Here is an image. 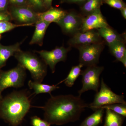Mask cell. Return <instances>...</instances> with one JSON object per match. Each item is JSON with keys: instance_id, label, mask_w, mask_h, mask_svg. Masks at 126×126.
<instances>
[{"instance_id": "obj_1", "label": "cell", "mask_w": 126, "mask_h": 126, "mask_svg": "<svg viewBox=\"0 0 126 126\" xmlns=\"http://www.w3.org/2000/svg\"><path fill=\"white\" fill-rule=\"evenodd\" d=\"M87 105L80 96L51 95L43 108L44 119L51 125H64L78 121Z\"/></svg>"}, {"instance_id": "obj_2", "label": "cell", "mask_w": 126, "mask_h": 126, "mask_svg": "<svg viewBox=\"0 0 126 126\" xmlns=\"http://www.w3.org/2000/svg\"><path fill=\"white\" fill-rule=\"evenodd\" d=\"M26 91H14L2 98L0 103V117L12 126L20 125L31 108Z\"/></svg>"}, {"instance_id": "obj_3", "label": "cell", "mask_w": 126, "mask_h": 126, "mask_svg": "<svg viewBox=\"0 0 126 126\" xmlns=\"http://www.w3.org/2000/svg\"><path fill=\"white\" fill-rule=\"evenodd\" d=\"M18 64L29 71L34 81L41 83L47 73L46 64L34 54L22 50L14 55Z\"/></svg>"}, {"instance_id": "obj_4", "label": "cell", "mask_w": 126, "mask_h": 126, "mask_svg": "<svg viewBox=\"0 0 126 126\" xmlns=\"http://www.w3.org/2000/svg\"><path fill=\"white\" fill-rule=\"evenodd\" d=\"M123 95H118L113 92L102 78L100 89L96 92L94 100L88 107L95 111L101 107L115 103H126Z\"/></svg>"}, {"instance_id": "obj_5", "label": "cell", "mask_w": 126, "mask_h": 126, "mask_svg": "<svg viewBox=\"0 0 126 126\" xmlns=\"http://www.w3.org/2000/svg\"><path fill=\"white\" fill-rule=\"evenodd\" d=\"M26 69L20 65L6 71L0 72V92L6 89L18 88L24 86L26 77Z\"/></svg>"}, {"instance_id": "obj_6", "label": "cell", "mask_w": 126, "mask_h": 126, "mask_svg": "<svg viewBox=\"0 0 126 126\" xmlns=\"http://www.w3.org/2000/svg\"><path fill=\"white\" fill-rule=\"evenodd\" d=\"M103 70V67L94 65L88 66L81 72L82 86L78 91L79 96L89 90L98 92L101 84L99 77Z\"/></svg>"}, {"instance_id": "obj_7", "label": "cell", "mask_w": 126, "mask_h": 126, "mask_svg": "<svg viewBox=\"0 0 126 126\" xmlns=\"http://www.w3.org/2000/svg\"><path fill=\"white\" fill-rule=\"evenodd\" d=\"M104 47L103 41L77 47L79 51V62L83 66L97 65Z\"/></svg>"}, {"instance_id": "obj_8", "label": "cell", "mask_w": 126, "mask_h": 126, "mask_svg": "<svg viewBox=\"0 0 126 126\" xmlns=\"http://www.w3.org/2000/svg\"><path fill=\"white\" fill-rule=\"evenodd\" d=\"M9 13L12 19L20 24H35L39 20L38 12H35L30 6H12Z\"/></svg>"}, {"instance_id": "obj_9", "label": "cell", "mask_w": 126, "mask_h": 126, "mask_svg": "<svg viewBox=\"0 0 126 126\" xmlns=\"http://www.w3.org/2000/svg\"><path fill=\"white\" fill-rule=\"evenodd\" d=\"M69 49L62 46L56 47L51 51H36L47 65L49 66L53 73L55 72V66L61 61H65Z\"/></svg>"}, {"instance_id": "obj_10", "label": "cell", "mask_w": 126, "mask_h": 126, "mask_svg": "<svg viewBox=\"0 0 126 126\" xmlns=\"http://www.w3.org/2000/svg\"><path fill=\"white\" fill-rule=\"evenodd\" d=\"M83 18L74 13H67L56 24L61 27L64 33L73 35L80 31Z\"/></svg>"}, {"instance_id": "obj_11", "label": "cell", "mask_w": 126, "mask_h": 126, "mask_svg": "<svg viewBox=\"0 0 126 126\" xmlns=\"http://www.w3.org/2000/svg\"><path fill=\"white\" fill-rule=\"evenodd\" d=\"M108 26V24L102 15L100 9H98L83 18L80 32H85Z\"/></svg>"}, {"instance_id": "obj_12", "label": "cell", "mask_w": 126, "mask_h": 126, "mask_svg": "<svg viewBox=\"0 0 126 126\" xmlns=\"http://www.w3.org/2000/svg\"><path fill=\"white\" fill-rule=\"evenodd\" d=\"M103 41L97 31L94 30L85 32L79 31L73 35L69 41L70 45L75 47L99 43Z\"/></svg>"}, {"instance_id": "obj_13", "label": "cell", "mask_w": 126, "mask_h": 126, "mask_svg": "<svg viewBox=\"0 0 126 126\" xmlns=\"http://www.w3.org/2000/svg\"><path fill=\"white\" fill-rule=\"evenodd\" d=\"M66 12L57 8H51L47 11L38 12L39 20L45 21L47 23H57L64 16Z\"/></svg>"}, {"instance_id": "obj_14", "label": "cell", "mask_w": 126, "mask_h": 126, "mask_svg": "<svg viewBox=\"0 0 126 126\" xmlns=\"http://www.w3.org/2000/svg\"><path fill=\"white\" fill-rule=\"evenodd\" d=\"M24 41L9 46H5L0 44V69H1L6 65V61L10 57L21 50L20 45Z\"/></svg>"}, {"instance_id": "obj_15", "label": "cell", "mask_w": 126, "mask_h": 126, "mask_svg": "<svg viewBox=\"0 0 126 126\" xmlns=\"http://www.w3.org/2000/svg\"><path fill=\"white\" fill-rule=\"evenodd\" d=\"M50 23L45 21L38 20L35 23V30L30 44H34L39 45L41 46L43 44V39L47 28Z\"/></svg>"}, {"instance_id": "obj_16", "label": "cell", "mask_w": 126, "mask_h": 126, "mask_svg": "<svg viewBox=\"0 0 126 126\" xmlns=\"http://www.w3.org/2000/svg\"><path fill=\"white\" fill-rule=\"evenodd\" d=\"M110 52L116 60L121 62L126 67V49L124 41H118L109 46Z\"/></svg>"}, {"instance_id": "obj_17", "label": "cell", "mask_w": 126, "mask_h": 126, "mask_svg": "<svg viewBox=\"0 0 126 126\" xmlns=\"http://www.w3.org/2000/svg\"><path fill=\"white\" fill-rule=\"evenodd\" d=\"M97 30L99 35L105 40L109 46L118 41H124L121 35L109 26Z\"/></svg>"}, {"instance_id": "obj_18", "label": "cell", "mask_w": 126, "mask_h": 126, "mask_svg": "<svg viewBox=\"0 0 126 126\" xmlns=\"http://www.w3.org/2000/svg\"><path fill=\"white\" fill-rule=\"evenodd\" d=\"M58 85H49L31 80H30L28 82V86L30 89L33 90L36 94L48 93L51 95V93L53 91L59 88Z\"/></svg>"}, {"instance_id": "obj_19", "label": "cell", "mask_w": 126, "mask_h": 126, "mask_svg": "<svg viewBox=\"0 0 126 126\" xmlns=\"http://www.w3.org/2000/svg\"><path fill=\"white\" fill-rule=\"evenodd\" d=\"M104 111V109H98L86 118L79 126H98L102 123Z\"/></svg>"}, {"instance_id": "obj_20", "label": "cell", "mask_w": 126, "mask_h": 126, "mask_svg": "<svg viewBox=\"0 0 126 126\" xmlns=\"http://www.w3.org/2000/svg\"><path fill=\"white\" fill-rule=\"evenodd\" d=\"M106 110V116L104 126H122L125 117L109 109Z\"/></svg>"}, {"instance_id": "obj_21", "label": "cell", "mask_w": 126, "mask_h": 126, "mask_svg": "<svg viewBox=\"0 0 126 126\" xmlns=\"http://www.w3.org/2000/svg\"><path fill=\"white\" fill-rule=\"evenodd\" d=\"M83 65L79 63V65L72 67L67 78L61 83L64 82L66 86L71 87L73 86L75 82L81 75V68Z\"/></svg>"}, {"instance_id": "obj_22", "label": "cell", "mask_w": 126, "mask_h": 126, "mask_svg": "<svg viewBox=\"0 0 126 126\" xmlns=\"http://www.w3.org/2000/svg\"><path fill=\"white\" fill-rule=\"evenodd\" d=\"M101 5L102 0H88L83 5L82 9L84 12L89 15L100 9Z\"/></svg>"}, {"instance_id": "obj_23", "label": "cell", "mask_w": 126, "mask_h": 126, "mask_svg": "<svg viewBox=\"0 0 126 126\" xmlns=\"http://www.w3.org/2000/svg\"><path fill=\"white\" fill-rule=\"evenodd\" d=\"M35 24H16L11 23L9 21H2L0 22V34L7 32L10 31L11 30L16 27L23 26H31Z\"/></svg>"}, {"instance_id": "obj_24", "label": "cell", "mask_w": 126, "mask_h": 126, "mask_svg": "<svg viewBox=\"0 0 126 126\" xmlns=\"http://www.w3.org/2000/svg\"><path fill=\"white\" fill-rule=\"evenodd\" d=\"M100 108L110 109L124 117H126V103L113 104L103 106Z\"/></svg>"}, {"instance_id": "obj_25", "label": "cell", "mask_w": 126, "mask_h": 126, "mask_svg": "<svg viewBox=\"0 0 126 126\" xmlns=\"http://www.w3.org/2000/svg\"><path fill=\"white\" fill-rule=\"evenodd\" d=\"M31 122L32 126H51L49 123L37 116L32 117L31 118Z\"/></svg>"}, {"instance_id": "obj_26", "label": "cell", "mask_w": 126, "mask_h": 126, "mask_svg": "<svg viewBox=\"0 0 126 126\" xmlns=\"http://www.w3.org/2000/svg\"><path fill=\"white\" fill-rule=\"evenodd\" d=\"M105 2L111 7L120 10L125 7L121 0H106Z\"/></svg>"}, {"instance_id": "obj_27", "label": "cell", "mask_w": 126, "mask_h": 126, "mask_svg": "<svg viewBox=\"0 0 126 126\" xmlns=\"http://www.w3.org/2000/svg\"><path fill=\"white\" fill-rule=\"evenodd\" d=\"M29 5L32 9L41 10L45 7L43 0H27Z\"/></svg>"}, {"instance_id": "obj_28", "label": "cell", "mask_w": 126, "mask_h": 126, "mask_svg": "<svg viewBox=\"0 0 126 126\" xmlns=\"http://www.w3.org/2000/svg\"><path fill=\"white\" fill-rule=\"evenodd\" d=\"M9 4L13 6H30L27 0H9Z\"/></svg>"}, {"instance_id": "obj_29", "label": "cell", "mask_w": 126, "mask_h": 126, "mask_svg": "<svg viewBox=\"0 0 126 126\" xmlns=\"http://www.w3.org/2000/svg\"><path fill=\"white\" fill-rule=\"evenodd\" d=\"M9 0H0V12H8Z\"/></svg>"}, {"instance_id": "obj_30", "label": "cell", "mask_w": 126, "mask_h": 126, "mask_svg": "<svg viewBox=\"0 0 126 126\" xmlns=\"http://www.w3.org/2000/svg\"><path fill=\"white\" fill-rule=\"evenodd\" d=\"M12 18L9 12H0V22L2 21H9Z\"/></svg>"}, {"instance_id": "obj_31", "label": "cell", "mask_w": 126, "mask_h": 126, "mask_svg": "<svg viewBox=\"0 0 126 126\" xmlns=\"http://www.w3.org/2000/svg\"><path fill=\"white\" fill-rule=\"evenodd\" d=\"M53 0H43V4L45 7H49L51 6Z\"/></svg>"}, {"instance_id": "obj_32", "label": "cell", "mask_w": 126, "mask_h": 126, "mask_svg": "<svg viewBox=\"0 0 126 126\" xmlns=\"http://www.w3.org/2000/svg\"><path fill=\"white\" fill-rule=\"evenodd\" d=\"M121 12L123 16L125 19H126V6L121 10Z\"/></svg>"}, {"instance_id": "obj_33", "label": "cell", "mask_w": 126, "mask_h": 126, "mask_svg": "<svg viewBox=\"0 0 126 126\" xmlns=\"http://www.w3.org/2000/svg\"><path fill=\"white\" fill-rule=\"evenodd\" d=\"M65 0L67 2H71V3H78V2H83L86 0Z\"/></svg>"}, {"instance_id": "obj_34", "label": "cell", "mask_w": 126, "mask_h": 126, "mask_svg": "<svg viewBox=\"0 0 126 126\" xmlns=\"http://www.w3.org/2000/svg\"><path fill=\"white\" fill-rule=\"evenodd\" d=\"M2 98H2V95H1V93L0 92V103L2 101Z\"/></svg>"}, {"instance_id": "obj_35", "label": "cell", "mask_w": 126, "mask_h": 126, "mask_svg": "<svg viewBox=\"0 0 126 126\" xmlns=\"http://www.w3.org/2000/svg\"><path fill=\"white\" fill-rule=\"evenodd\" d=\"M1 34H0V40L1 39Z\"/></svg>"}, {"instance_id": "obj_36", "label": "cell", "mask_w": 126, "mask_h": 126, "mask_svg": "<svg viewBox=\"0 0 126 126\" xmlns=\"http://www.w3.org/2000/svg\"><path fill=\"white\" fill-rule=\"evenodd\" d=\"M1 69H0V72L1 71Z\"/></svg>"}]
</instances>
